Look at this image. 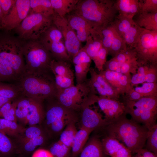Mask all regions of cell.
I'll list each match as a JSON object with an SVG mask.
<instances>
[{
    "label": "cell",
    "mask_w": 157,
    "mask_h": 157,
    "mask_svg": "<svg viewBox=\"0 0 157 157\" xmlns=\"http://www.w3.org/2000/svg\"><path fill=\"white\" fill-rule=\"evenodd\" d=\"M124 113L106 126L108 136L122 143L135 154L145 146L148 129Z\"/></svg>",
    "instance_id": "1"
},
{
    "label": "cell",
    "mask_w": 157,
    "mask_h": 157,
    "mask_svg": "<svg viewBox=\"0 0 157 157\" xmlns=\"http://www.w3.org/2000/svg\"><path fill=\"white\" fill-rule=\"evenodd\" d=\"M114 0H79L72 12L83 18L94 33L111 24L118 14Z\"/></svg>",
    "instance_id": "2"
},
{
    "label": "cell",
    "mask_w": 157,
    "mask_h": 157,
    "mask_svg": "<svg viewBox=\"0 0 157 157\" xmlns=\"http://www.w3.org/2000/svg\"><path fill=\"white\" fill-rule=\"evenodd\" d=\"M16 84L24 96L43 101L55 98L57 89L54 78L50 74L24 73Z\"/></svg>",
    "instance_id": "3"
},
{
    "label": "cell",
    "mask_w": 157,
    "mask_h": 157,
    "mask_svg": "<svg viewBox=\"0 0 157 157\" xmlns=\"http://www.w3.org/2000/svg\"><path fill=\"white\" fill-rule=\"evenodd\" d=\"M25 72L34 74H48L51 72V62L53 59L50 52L39 40H31L23 47Z\"/></svg>",
    "instance_id": "4"
},
{
    "label": "cell",
    "mask_w": 157,
    "mask_h": 157,
    "mask_svg": "<svg viewBox=\"0 0 157 157\" xmlns=\"http://www.w3.org/2000/svg\"><path fill=\"white\" fill-rule=\"evenodd\" d=\"M49 100L51 102L45 111L43 129L49 135H60L69 122L77 121L78 112L61 105L55 98Z\"/></svg>",
    "instance_id": "5"
},
{
    "label": "cell",
    "mask_w": 157,
    "mask_h": 157,
    "mask_svg": "<svg viewBox=\"0 0 157 157\" xmlns=\"http://www.w3.org/2000/svg\"><path fill=\"white\" fill-rule=\"evenodd\" d=\"M125 113L148 130L156 124L157 97H143L135 101L123 99Z\"/></svg>",
    "instance_id": "6"
},
{
    "label": "cell",
    "mask_w": 157,
    "mask_h": 157,
    "mask_svg": "<svg viewBox=\"0 0 157 157\" xmlns=\"http://www.w3.org/2000/svg\"><path fill=\"white\" fill-rule=\"evenodd\" d=\"M53 15L47 16L29 13L15 29L19 37L22 39L37 40L53 24Z\"/></svg>",
    "instance_id": "7"
},
{
    "label": "cell",
    "mask_w": 157,
    "mask_h": 157,
    "mask_svg": "<svg viewBox=\"0 0 157 157\" xmlns=\"http://www.w3.org/2000/svg\"><path fill=\"white\" fill-rule=\"evenodd\" d=\"M23 47L15 38H6L0 40V57L10 66L18 79L25 72Z\"/></svg>",
    "instance_id": "8"
},
{
    "label": "cell",
    "mask_w": 157,
    "mask_h": 157,
    "mask_svg": "<svg viewBox=\"0 0 157 157\" xmlns=\"http://www.w3.org/2000/svg\"><path fill=\"white\" fill-rule=\"evenodd\" d=\"M134 48L138 64H157V31L143 29Z\"/></svg>",
    "instance_id": "9"
},
{
    "label": "cell",
    "mask_w": 157,
    "mask_h": 157,
    "mask_svg": "<svg viewBox=\"0 0 157 157\" xmlns=\"http://www.w3.org/2000/svg\"><path fill=\"white\" fill-rule=\"evenodd\" d=\"M86 81L65 89L57 90L55 99L66 107L80 111L82 105L91 94Z\"/></svg>",
    "instance_id": "10"
},
{
    "label": "cell",
    "mask_w": 157,
    "mask_h": 157,
    "mask_svg": "<svg viewBox=\"0 0 157 157\" xmlns=\"http://www.w3.org/2000/svg\"><path fill=\"white\" fill-rule=\"evenodd\" d=\"M54 60L72 62L65 48L62 34L53 24L39 39Z\"/></svg>",
    "instance_id": "11"
},
{
    "label": "cell",
    "mask_w": 157,
    "mask_h": 157,
    "mask_svg": "<svg viewBox=\"0 0 157 157\" xmlns=\"http://www.w3.org/2000/svg\"><path fill=\"white\" fill-rule=\"evenodd\" d=\"M111 25L127 47L134 48L143 28L138 26L133 19L118 14Z\"/></svg>",
    "instance_id": "12"
},
{
    "label": "cell",
    "mask_w": 157,
    "mask_h": 157,
    "mask_svg": "<svg viewBox=\"0 0 157 157\" xmlns=\"http://www.w3.org/2000/svg\"><path fill=\"white\" fill-rule=\"evenodd\" d=\"M53 24L61 33L64 44L71 62L73 57L82 48L81 43L70 26L65 17H62L54 13Z\"/></svg>",
    "instance_id": "13"
},
{
    "label": "cell",
    "mask_w": 157,
    "mask_h": 157,
    "mask_svg": "<svg viewBox=\"0 0 157 157\" xmlns=\"http://www.w3.org/2000/svg\"><path fill=\"white\" fill-rule=\"evenodd\" d=\"M90 78L86 81L90 93L98 97L119 100L120 94L95 69L90 67Z\"/></svg>",
    "instance_id": "14"
},
{
    "label": "cell",
    "mask_w": 157,
    "mask_h": 157,
    "mask_svg": "<svg viewBox=\"0 0 157 157\" xmlns=\"http://www.w3.org/2000/svg\"><path fill=\"white\" fill-rule=\"evenodd\" d=\"M30 0H16L13 6L1 21V27L7 31L15 29L28 15Z\"/></svg>",
    "instance_id": "15"
},
{
    "label": "cell",
    "mask_w": 157,
    "mask_h": 157,
    "mask_svg": "<svg viewBox=\"0 0 157 157\" xmlns=\"http://www.w3.org/2000/svg\"><path fill=\"white\" fill-rule=\"evenodd\" d=\"M95 103L93 97L89 95L82 106L81 112V127L93 131L99 128L106 126L110 123L103 118L96 109H92L90 105Z\"/></svg>",
    "instance_id": "16"
},
{
    "label": "cell",
    "mask_w": 157,
    "mask_h": 157,
    "mask_svg": "<svg viewBox=\"0 0 157 157\" xmlns=\"http://www.w3.org/2000/svg\"><path fill=\"white\" fill-rule=\"evenodd\" d=\"M96 103L105 115L104 118L110 123L125 113V105L119 100L97 96Z\"/></svg>",
    "instance_id": "17"
},
{
    "label": "cell",
    "mask_w": 157,
    "mask_h": 157,
    "mask_svg": "<svg viewBox=\"0 0 157 157\" xmlns=\"http://www.w3.org/2000/svg\"><path fill=\"white\" fill-rule=\"evenodd\" d=\"M99 73L120 95H124L133 88L131 85V74H124L107 70H104Z\"/></svg>",
    "instance_id": "18"
},
{
    "label": "cell",
    "mask_w": 157,
    "mask_h": 157,
    "mask_svg": "<svg viewBox=\"0 0 157 157\" xmlns=\"http://www.w3.org/2000/svg\"><path fill=\"white\" fill-rule=\"evenodd\" d=\"M157 81V64H138L136 72L133 74L131 85L134 86L144 83H155Z\"/></svg>",
    "instance_id": "19"
},
{
    "label": "cell",
    "mask_w": 157,
    "mask_h": 157,
    "mask_svg": "<svg viewBox=\"0 0 157 157\" xmlns=\"http://www.w3.org/2000/svg\"><path fill=\"white\" fill-rule=\"evenodd\" d=\"M65 17L79 40L81 43L86 42L91 35V32L85 20L73 12L67 15Z\"/></svg>",
    "instance_id": "20"
},
{
    "label": "cell",
    "mask_w": 157,
    "mask_h": 157,
    "mask_svg": "<svg viewBox=\"0 0 157 157\" xmlns=\"http://www.w3.org/2000/svg\"><path fill=\"white\" fill-rule=\"evenodd\" d=\"M43 101L31 98L27 110L25 124L29 126L37 125L42 123L45 115L43 105Z\"/></svg>",
    "instance_id": "21"
},
{
    "label": "cell",
    "mask_w": 157,
    "mask_h": 157,
    "mask_svg": "<svg viewBox=\"0 0 157 157\" xmlns=\"http://www.w3.org/2000/svg\"><path fill=\"white\" fill-rule=\"evenodd\" d=\"M101 142L104 154L111 157H122L131 152L122 143L108 135Z\"/></svg>",
    "instance_id": "22"
},
{
    "label": "cell",
    "mask_w": 157,
    "mask_h": 157,
    "mask_svg": "<svg viewBox=\"0 0 157 157\" xmlns=\"http://www.w3.org/2000/svg\"><path fill=\"white\" fill-rule=\"evenodd\" d=\"M136 57V53L134 48L127 47L107 61L104 66V70L118 72L122 64Z\"/></svg>",
    "instance_id": "23"
},
{
    "label": "cell",
    "mask_w": 157,
    "mask_h": 157,
    "mask_svg": "<svg viewBox=\"0 0 157 157\" xmlns=\"http://www.w3.org/2000/svg\"><path fill=\"white\" fill-rule=\"evenodd\" d=\"M115 6L118 15L132 19L140 10L139 0H116Z\"/></svg>",
    "instance_id": "24"
},
{
    "label": "cell",
    "mask_w": 157,
    "mask_h": 157,
    "mask_svg": "<svg viewBox=\"0 0 157 157\" xmlns=\"http://www.w3.org/2000/svg\"><path fill=\"white\" fill-rule=\"evenodd\" d=\"M133 19L138 26L142 28L157 31V13H148L139 11Z\"/></svg>",
    "instance_id": "25"
},
{
    "label": "cell",
    "mask_w": 157,
    "mask_h": 157,
    "mask_svg": "<svg viewBox=\"0 0 157 157\" xmlns=\"http://www.w3.org/2000/svg\"><path fill=\"white\" fill-rule=\"evenodd\" d=\"M80 157H104L101 141L93 137L88 141L80 154Z\"/></svg>",
    "instance_id": "26"
},
{
    "label": "cell",
    "mask_w": 157,
    "mask_h": 157,
    "mask_svg": "<svg viewBox=\"0 0 157 157\" xmlns=\"http://www.w3.org/2000/svg\"><path fill=\"white\" fill-rule=\"evenodd\" d=\"M92 131L81 127L76 134L71 147V157H77L88 141Z\"/></svg>",
    "instance_id": "27"
},
{
    "label": "cell",
    "mask_w": 157,
    "mask_h": 157,
    "mask_svg": "<svg viewBox=\"0 0 157 157\" xmlns=\"http://www.w3.org/2000/svg\"><path fill=\"white\" fill-rule=\"evenodd\" d=\"M54 13L62 17L74 11L79 0H50Z\"/></svg>",
    "instance_id": "28"
},
{
    "label": "cell",
    "mask_w": 157,
    "mask_h": 157,
    "mask_svg": "<svg viewBox=\"0 0 157 157\" xmlns=\"http://www.w3.org/2000/svg\"><path fill=\"white\" fill-rule=\"evenodd\" d=\"M50 69L54 76L74 78L69 62L53 59L50 64Z\"/></svg>",
    "instance_id": "29"
},
{
    "label": "cell",
    "mask_w": 157,
    "mask_h": 157,
    "mask_svg": "<svg viewBox=\"0 0 157 157\" xmlns=\"http://www.w3.org/2000/svg\"><path fill=\"white\" fill-rule=\"evenodd\" d=\"M29 13L49 16L53 15L54 12L50 0H30Z\"/></svg>",
    "instance_id": "30"
},
{
    "label": "cell",
    "mask_w": 157,
    "mask_h": 157,
    "mask_svg": "<svg viewBox=\"0 0 157 157\" xmlns=\"http://www.w3.org/2000/svg\"><path fill=\"white\" fill-rule=\"evenodd\" d=\"M25 128L17 122L0 118V132L7 136L16 137Z\"/></svg>",
    "instance_id": "31"
},
{
    "label": "cell",
    "mask_w": 157,
    "mask_h": 157,
    "mask_svg": "<svg viewBox=\"0 0 157 157\" xmlns=\"http://www.w3.org/2000/svg\"><path fill=\"white\" fill-rule=\"evenodd\" d=\"M76 122L75 121H72L67 124L60 134L58 140L71 149L78 131L76 126Z\"/></svg>",
    "instance_id": "32"
},
{
    "label": "cell",
    "mask_w": 157,
    "mask_h": 157,
    "mask_svg": "<svg viewBox=\"0 0 157 157\" xmlns=\"http://www.w3.org/2000/svg\"><path fill=\"white\" fill-rule=\"evenodd\" d=\"M46 135L34 138L19 146L17 148V153L27 155L33 152L37 147L42 145L45 142Z\"/></svg>",
    "instance_id": "33"
},
{
    "label": "cell",
    "mask_w": 157,
    "mask_h": 157,
    "mask_svg": "<svg viewBox=\"0 0 157 157\" xmlns=\"http://www.w3.org/2000/svg\"><path fill=\"white\" fill-rule=\"evenodd\" d=\"M47 134L43 128L37 125L29 126L25 128L24 131L17 138L19 146L31 139L40 135Z\"/></svg>",
    "instance_id": "34"
},
{
    "label": "cell",
    "mask_w": 157,
    "mask_h": 157,
    "mask_svg": "<svg viewBox=\"0 0 157 157\" xmlns=\"http://www.w3.org/2000/svg\"><path fill=\"white\" fill-rule=\"evenodd\" d=\"M115 30L110 25L97 31L92 34L97 35L101 40L102 47L109 51L115 36Z\"/></svg>",
    "instance_id": "35"
},
{
    "label": "cell",
    "mask_w": 157,
    "mask_h": 157,
    "mask_svg": "<svg viewBox=\"0 0 157 157\" xmlns=\"http://www.w3.org/2000/svg\"><path fill=\"white\" fill-rule=\"evenodd\" d=\"M82 48L89 56L92 60L95 58L100 49L102 47L101 41L96 35H92L86 42Z\"/></svg>",
    "instance_id": "36"
},
{
    "label": "cell",
    "mask_w": 157,
    "mask_h": 157,
    "mask_svg": "<svg viewBox=\"0 0 157 157\" xmlns=\"http://www.w3.org/2000/svg\"><path fill=\"white\" fill-rule=\"evenodd\" d=\"M22 95L20 89L16 83L0 81V97L13 101Z\"/></svg>",
    "instance_id": "37"
},
{
    "label": "cell",
    "mask_w": 157,
    "mask_h": 157,
    "mask_svg": "<svg viewBox=\"0 0 157 157\" xmlns=\"http://www.w3.org/2000/svg\"><path fill=\"white\" fill-rule=\"evenodd\" d=\"M16 153V146L7 135L0 132V157H12Z\"/></svg>",
    "instance_id": "38"
},
{
    "label": "cell",
    "mask_w": 157,
    "mask_h": 157,
    "mask_svg": "<svg viewBox=\"0 0 157 157\" xmlns=\"http://www.w3.org/2000/svg\"><path fill=\"white\" fill-rule=\"evenodd\" d=\"M17 79L10 66L0 57V81H16Z\"/></svg>",
    "instance_id": "39"
},
{
    "label": "cell",
    "mask_w": 157,
    "mask_h": 157,
    "mask_svg": "<svg viewBox=\"0 0 157 157\" xmlns=\"http://www.w3.org/2000/svg\"><path fill=\"white\" fill-rule=\"evenodd\" d=\"M91 64L81 63L74 65L76 84L82 83L87 80V74L89 72Z\"/></svg>",
    "instance_id": "40"
},
{
    "label": "cell",
    "mask_w": 157,
    "mask_h": 157,
    "mask_svg": "<svg viewBox=\"0 0 157 157\" xmlns=\"http://www.w3.org/2000/svg\"><path fill=\"white\" fill-rule=\"evenodd\" d=\"M142 97H157V83H144L140 86L134 88Z\"/></svg>",
    "instance_id": "41"
},
{
    "label": "cell",
    "mask_w": 157,
    "mask_h": 157,
    "mask_svg": "<svg viewBox=\"0 0 157 157\" xmlns=\"http://www.w3.org/2000/svg\"><path fill=\"white\" fill-rule=\"evenodd\" d=\"M146 149L157 155V124L148 130L145 144Z\"/></svg>",
    "instance_id": "42"
},
{
    "label": "cell",
    "mask_w": 157,
    "mask_h": 157,
    "mask_svg": "<svg viewBox=\"0 0 157 157\" xmlns=\"http://www.w3.org/2000/svg\"><path fill=\"white\" fill-rule=\"evenodd\" d=\"M48 150L53 157H68L71 148L58 140L51 145Z\"/></svg>",
    "instance_id": "43"
},
{
    "label": "cell",
    "mask_w": 157,
    "mask_h": 157,
    "mask_svg": "<svg viewBox=\"0 0 157 157\" xmlns=\"http://www.w3.org/2000/svg\"><path fill=\"white\" fill-rule=\"evenodd\" d=\"M127 47L125 42L115 31L114 39L108 54L113 57Z\"/></svg>",
    "instance_id": "44"
},
{
    "label": "cell",
    "mask_w": 157,
    "mask_h": 157,
    "mask_svg": "<svg viewBox=\"0 0 157 157\" xmlns=\"http://www.w3.org/2000/svg\"><path fill=\"white\" fill-rule=\"evenodd\" d=\"M140 11L157 13V0H139Z\"/></svg>",
    "instance_id": "45"
},
{
    "label": "cell",
    "mask_w": 157,
    "mask_h": 157,
    "mask_svg": "<svg viewBox=\"0 0 157 157\" xmlns=\"http://www.w3.org/2000/svg\"><path fill=\"white\" fill-rule=\"evenodd\" d=\"M108 55L107 50L102 47L99 50L97 55L93 60L95 67L99 72L104 70V66L107 61L106 57Z\"/></svg>",
    "instance_id": "46"
},
{
    "label": "cell",
    "mask_w": 157,
    "mask_h": 157,
    "mask_svg": "<svg viewBox=\"0 0 157 157\" xmlns=\"http://www.w3.org/2000/svg\"><path fill=\"white\" fill-rule=\"evenodd\" d=\"M57 90H62L74 85V78L69 77L54 76Z\"/></svg>",
    "instance_id": "47"
},
{
    "label": "cell",
    "mask_w": 157,
    "mask_h": 157,
    "mask_svg": "<svg viewBox=\"0 0 157 157\" xmlns=\"http://www.w3.org/2000/svg\"><path fill=\"white\" fill-rule=\"evenodd\" d=\"M92 60L82 48L73 57L72 62L74 65L81 63H91Z\"/></svg>",
    "instance_id": "48"
},
{
    "label": "cell",
    "mask_w": 157,
    "mask_h": 157,
    "mask_svg": "<svg viewBox=\"0 0 157 157\" xmlns=\"http://www.w3.org/2000/svg\"><path fill=\"white\" fill-rule=\"evenodd\" d=\"M16 0H0V7L2 17L6 15L13 6Z\"/></svg>",
    "instance_id": "49"
},
{
    "label": "cell",
    "mask_w": 157,
    "mask_h": 157,
    "mask_svg": "<svg viewBox=\"0 0 157 157\" xmlns=\"http://www.w3.org/2000/svg\"><path fill=\"white\" fill-rule=\"evenodd\" d=\"M123 96V99L132 101H136L143 97L139 93L134 90L133 88Z\"/></svg>",
    "instance_id": "50"
},
{
    "label": "cell",
    "mask_w": 157,
    "mask_h": 157,
    "mask_svg": "<svg viewBox=\"0 0 157 157\" xmlns=\"http://www.w3.org/2000/svg\"><path fill=\"white\" fill-rule=\"evenodd\" d=\"M31 157H53L50 151L44 149H39L34 151Z\"/></svg>",
    "instance_id": "51"
},
{
    "label": "cell",
    "mask_w": 157,
    "mask_h": 157,
    "mask_svg": "<svg viewBox=\"0 0 157 157\" xmlns=\"http://www.w3.org/2000/svg\"><path fill=\"white\" fill-rule=\"evenodd\" d=\"M133 157H157V155L147 149L143 148L135 153Z\"/></svg>",
    "instance_id": "52"
},
{
    "label": "cell",
    "mask_w": 157,
    "mask_h": 157,
    "mask_svg": "<svg viewBox=\"0 0 157 157\" xmlns=\"http://www.w3.org/2000/svg\"><path fill=\"white\" fill-rule=\"evenodd\" d=\"M12 106V101H10L6 103L0 107V118H2Z\"/></svg>",
    "instance_id": "53"
},
{
    "label": "cell",
    "mask_w": 157,
    "mask_h": 157,
    "mask_svg": "<svg viewBox=\"0 0 157 157\" xmlns=\"http://www.w3.org/2000/svg\"><path fill=\"white\" fill-rule=\"evenodd\" d=\"M10 101H12L6 98L0 97V107L6 103Z\"/></svg>",
    "instance_id": "54"
},
{
    "label": "cell",
    "mask_w": 157,
    "mask_h": 157,
    "mask_svg": "<svg viewBox=\"0 0 157 157\" xmlns=\"http://www.w3.org/2000/svg\"><path fill=\"white\" fill-rule=\"evenodd\" d=\"M2 16H2V13L1 9L0 7V22H1L2 18Z\"/></svg>",
    "instance_id": "55"
}]
</instances>
